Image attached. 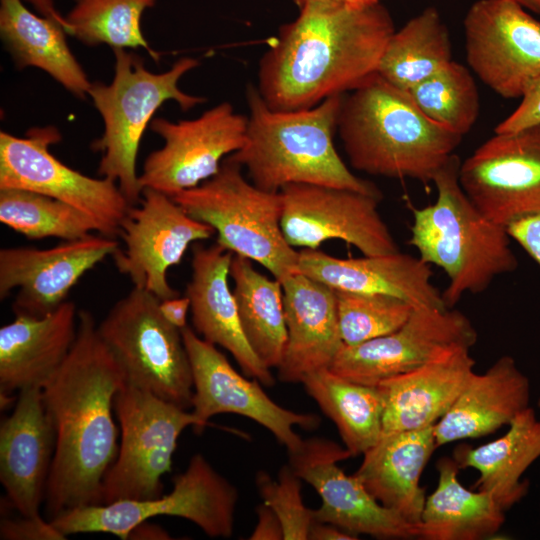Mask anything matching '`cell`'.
I'll use <instances>...</instances> for the list:
<instances>
[{
  "label": "cell",
  "mask_w": 540,
  "mask_h": 540,
  "mask_svg": "<svg viewBox=\"0 0 540 540\" xmlns=\"http://www.w3.org/2000/svg\"><path fill=\"white\" fill-rule=\"evenodd\" d=\"M125 382L95 318L79 310L72 349L42 388L57 436L44 499L48 520L76 507L101 503L103 480L119 449L114 398Z\"/></svg>",
  "instance_id": "6da1fadb"
},
{
  "label": "cell",
  "mask_w": 540,
  "mask_h": 540,
  "mask_svg": "<svg viewBox=\"0 0 540 540\" xmlns=\"http://www.w3.org/2000/svg\"><path fill=\"white\" fill-rule=\"evenodd\" d=\"M260 59L258 91L276 111L312 108L377 73L395 32L380 3L352 7L306 0Z\"/></svg>",
  "instance_id": "7a4b0ae2"
},
{
  "label": "cell",
  "mask_w": 540,
  "mask_h": 540,
  "mask_svg": "<svg viewBox=\"0 0 540 540\" xmlns=\"http://www.w3.org/2000/svg\"><path fill=\"white\" fill-rule=\"evenodd\" d=\"M337 131L354 169L424 184L433 181L462 140L378 73L344 94Z\"/></svg>",
  "instance_id": "3957f363"
},
{
  "label": "cell",
  "mask_w": 540,
  "mask_h": 540,
  "mask_svg": "<svg viewBox=\"0 0 540 540\" xmlns=\"http://www.w3.org/2000/svg\"><path fill=\"white\" fill-rule=\"evenodd\" d=\"M344 94L293 111L270 109L257 87L247 89L246 140L228 157L245 167L258 188L279 192L289 184L331 186L383 197L370 181L354 175L334 145Z\"/></svg>",
  "instance_id": "277c9868"
},
{
  "label": "cell",
  "mask_w": 540,
  "mask_h": 540,
  "mask_svg": "<svg viewBox=\"0 0 540 540\" xmlns=\"http://www.w3.org/2000/svg\"><path fill=\"white\" fill-rule=\"evenodd\" d=\"M460 164L453 154L435 174L436 200L413 208L408 241L421 260L446 273L449 283L442 296L448 308L466 293L484 292L496 277L518 267L507 227L485 216L463 190Z\"/></svg>",
  "instance_id": "5b68a950"
},
{
  "label": "cell",
  "mask_w": 540,
  "mask_h": 540,
  "mask_svg": "<svg viewBox=\"0 0 540 540\" xmlns=\"http://www.w3.org/2000/svg\"><path fill=\"white\" fill-rule=\"evenodd\" d=\"M114 77L110 84L94 82L88 95L104 122L102 136L91 147L102 153L98 172L115 181L131 206L142 197L136 159L143 133L154 113L166 101H175L188 111L203 103V97L178 87L184 74L199 65L197 59L181 58L162 73H153L143 59L126 49H113Z\"/></svg>",
  "instance_id": "8992f818"
},
{
  "label": "cell",
  "mask_w": 540,
  "mask_h": 540,
  "mask_svg": "<svg viewBox=\"0 0 540 540\" xmlns=\"http://www.w3.org/2000/svg\"><path fill=\"white\" fill-rule=\"evenodd\" d=\"M242 168L226 157L214 176L171 198L188 215L210 225L219 245L261 264L281 282L297 272L298 261V252L281 229V195L248 182Z\"/></svg>",
  "instance_id": "52a82bcc"
},
{
  "label": "cell",
  "mask_w": 540,
  "mask_h": 540,
  "mask_svg": "<svg viewBox=\"0 0 540 540\" xmlns=\"http://www.w3.org/2000/svg\"><path fill=\"white\" fill-rule=\"evenodd\" d=\"M114 413L121 439L103 480L100 504L162 495V477L172 470L178 437L188 426L200 433L207 424L192 411L127 382L115 395Z\"/></svg>",
  "instance_id": "ba28073f"
},
{
  "label": "cell",
  "mask_w": 540,
  "mask_h": 540,
  "mask_svg": "<svg viewBox=\"0 0 540 540\" xmlns=\"http://www.w3.org/2000/svg\"><path fill=\"white\" fill-rule=\"evenodd\" d=\"M238 491L201 454L173 481L166 495L146 500H120L67 510L52 520L66 537L108 533L126 540L140 523L157 516H177L196 524L207 536L229 538L234 529Z\"/></svg>",
  "instance_id": "9c48e42d"
},
{
  "label": "cell",
  "mask_w": 540,
  "mask_h": 540,
  "mask_svg": "<svg viewBox=\"0 0 540 540\" xmlns=\"http://www.w3.org/2000/svg\"><path fill=\"white\" fill-rule=\"evenodd\" d=\"M159 299L133 287L97 325L126 382L181 408L191 407L193 377L181 331L159 310Z\"/></svg>",
  "instance_id": "30bf717a"
},
{
  "label": "cell",
  "mask_w": 540,
  "mask_h": 540,
  "mask_svg": "<svg viewBox=\"0 0 540 540\" xmlns=\"http://www.w3.org/2000/svg\"><path fill=\"white\" fill-rule=\"evenodd\" d=\"M59 131L33 128L20 138L0 133V188L40 193L89 216L97 232L116 238L131 205L118 184L109 178H92L58 160L49 146L59 142Z\"/></svg>",
  "instance_id": "8fae6325"
},
{
  "label": "cell",
  "mask_w": 540,
  "mask_h": 540,
  "mask_svg": "<svg viewBox=\"0 0 540 540\" xmlns=\"http://www.w3.org/2000/svg\"><path fill=\"white\" fill-rule=\"evenodd\" d=\"M282 198L281 229L292 247L318 249L328 240H342L364 256L400 251L378 205L381 197L349 189L289 184Z\"/></svg>",
  "instance_id": "7c38bea8"
},
{
  "label": "cell",
  "mask_w": 540,
  "mask_h": 540,
  "mask_svg": "<svg viewBox=\"0 0 540 540\" xmlns=\"http://www.w3.org/2000/svg\"><path fill=\"white\" fill-rule=\"evenodd\" d=\"M248 117L223 102L196 119L151 121V130L164 145L145 159L139 182L168 196L193 188L214 176L227 155L241 149L246 140Z\"/></svg>",
  "instance_id": "4fadbf2b"
},
{
  "label": "cell",
  "mask_w": 540,
  "mask_h": 540,
  "mask_svg": "<svg viewBox=\"0 0 540 540\" xmlns=\"http://www.w3.org/2000/svg\"><path fill=\"white\" fill-rule=\"evenodd\" d=\"M467 63L506 99L522 98L540 78V21L513 0H479L464 19Z\"/></svg>",
  "instance_id": "5bb4252c"
},
{
  "label": "cell",
  "mask_w": 540,
  "mask_h": 540,
  "mask_svg": "<svg viewBox=\"0 0 540 540\" xmlns=\"http://www.w3.org/2000/svg\"><path fill=\"white\" fill-rule=\"evenodd\" d=\"M478 333L453 308H414L409 319L387 335L356 345L343 344L329 369L352 382L377 386L434 360L455 347L471 349Z\"/></svg>",
  "instance_id": "9a60e30c"
},
{
  "label": "cell",
  "mask_w": 540,
  "mask_h": 540,
  "mask_svg": "<svg viewBox=\"0 0 540 540\" xmlns=\"http://www.w3.org/2000/svg\"><path fill=\"white\" fill-rule=\"evenodd\" d=\"M215 230L194 219L170 196L143 188L140 202L131 206L120 225L125 248L112 255L118 271L133 287L159 300L179 296L167 280L170 267L179 264L188 247L211 238Z\"/></svg>",
  "instance_id": "2e32d148"
},
{
  "label": "cell",
  "mask_w": 540,
  "mask_h": 540,
  "mask_svg": "<svg viewBox=\"0 0 540 540\" xmlns=\"http://www.w3.org/2000/svg\"><path fill=\"white\" fill-rule=\"evenodd\" d=\"M459 181L477 208L502 226L540 212V123L495 133L461 162Z\"/></svg>",
  "instance_id": "e0dca14e"
},
{
  "label": "cell",
  "mask_w": 540,
  "mask_h": 540,
  "mask_svg": "<svg viewBox=\"0 0 540 540\" xmlns=\"http://www.w3.org/2000/svg\"><path fill=\"white\" fill-rule=\"evenodd\" d=\"M193 377L192 412L209 425L212 416L234 413L264 426L289 453L297 451L303 440L294 426L314 429L320 418L313 413H298L275 403L257 379L240 375L213 345L194 329H181Z\"/></svg>",
  "instance_id": "ac0fdd59"
},
{
  "label": "cell",
  "mask_w": 540,
  "mask_h": 540,
  "mask_svg": "<svg viewBox=\"0 0 540 540\" xmlns=\"http://www.w3.org/2000/svg\"><path fill=\"white\" fill-rule=\"evenodd\" d=\"M289 455L295 474L321 497V506L314 510L315 521L333 524L355 536L416 538V525L383 506L357 477L338 466L339 461L352 457L345 447L315 437L303 440L301 447Z\"/></svg>",
  "instance_id": "d6986e66"
},
{
  "label": "cell",
  "mask_w": 540,
  "mask_h": 540,
  "mask_svg": "<svg viewBox=\"0 0 540 540\" xmlns=\"http://www.w3.org/2000/svg\"><path fill=\"white\" fill-rule=\"evenodd\" d=\"M116 238L90 234L48 249L5 247L0 250V298L16 290L14 315L42 318L55 311L81 277L112 256Z\"/></svg>",
  "instance_id": "ffe728a7"
},
{
  "label": "cell",
  "mask_w": 540,
  "mask_h": 540,
  "mask_svg": "<svg viewBox=\"0 0 540 540\" xmlns=\"http://www.w3.org/2000/svg\"><path fill=\"white\" fill-rule=\"evenodd\" d=\"M56 437L42 388L20 390L12 414L0 425V481L19 514L40 515Z\"/></svg>",
  "instance_id": "44dd1931"
},
{
  "label": "cell",
  "mask_w": 540,
  "mask_h": 540,
  "mask_svg": "<svg viewBox=\"0 0 540 540\" xmlns=\"http://www.w3.org/2000/svg\"><path fill=\"white\" fill-rule=\"evenodd\" d=\"M233 253L217 242L192 249V275L185 295L190 300L195 332L205 341L223 347L238 363L246 377L264 386L275 379L255 354L244 334L238 307L229 288L228 277Z\"/></svg>",
  "instance_id": "7402d4cb"
},
{
  "label": "cell",
  "mask_w": 540,
  "mask_h": 540,
  "mask_svg": "<svg viewBox=\"0 0 540 540\" xmlns=\"http://www.w3.org/2000/svg\"><path fill=\"white\" fill-rule=\"evenodd\" d=\"M297 272L337 291L391 295L414 308H448L431 281L429 264L400 251L342 259L303 248L298 252Z\"/></svg>",
  "instance_id": "603a6c76"
},
{
  "label": "cell",
  "mask_w": 540,
  "mask_h": 540,
  "mask_svg": "<svg viewBox=\"0 0 540 540\" xmlns=\"http://www.w3.org/2000/svg\"><path fill=\"white\" fill-rule=\"evenodd\" d=\"M281 284L287 341L278 378L298 383L313 371L329 368L344 344L336 293L299 272L287 276Z\"/></svg>",
  "instance_id": "cb8c5ba5"
},
{
  "label": "cell",
  "mask_w": 540,
  "mask_h": 540,
  "mask_svg": "<svg viewBox=\"0 0 540 540\" xmlns=\"http://www.w3.org/2000/svg\"><path fill=\"white\" fill-rule=\"evenodd\" d=\"M475 360L466 347L447 350L412 371L381 381L382 434L434 426L453 406L471 376Z\"/></svg>",
  "instance_id": "d4e9b609"
},
{
  "label": "cell",
  "mask_w": 540,
  "mask_h": 540,
  "mask_svg": "<svg viewBox=\"0 0 540 540\" xmlns=\"http://www.w3.org/2000/svg\"><path fill=\"white\" fill-rule=\"evenodd\" d=\"M78 330V311L65 301L42 318L17 315L0 328V394L43 388L70 353Z\"/></svg>",
  "instance_id": "484cf974"
},
{
  "label": "cell",
  "mask_w": 540,
  "mask_h": 540,
  "mask_svg": "<svg viewBox=\"0 0 540 540\" xmlns=\"http://www.w3.org/2000/svg\"><path fill=\"white\" fill-rule=\"evenodd\" d=\"M529 378L513 357L497 359L484 373H474L451 409L434 425L437 448L483 437L506 426L529 407Z\"/></svg>",
  "instance_id": "4316f807"
},
{
  "label": "cell",
  "mask_w": 540,
  "mask_h": 540,
  "mask_svg": "<svg viewBox=\"0 0 540 540\" xmlns=\"http://www.w3.org/2000/svg\"><path fill=\"white\" fill-rule=\"evenodd\" d=\"M436 448L434 426L382 434L353 475L383 506L416 525L426 500L420 478Z\"/></svg>",
  "instance_id": "83f0119b"
},
{
  "label": "cell",
  "mask_w": 540,
  "mask_h": 540,
  "mask_svg": "<svg viewBox=\"0 0 540 540\" xmlns=\"http://www.w3.org/2000/svg\"><path fill=\"white\" fill-rule=\"evenodd\" d=\"M453 455L460 469L479 472L474 487L488 492L506 512L528 494L529 481L522 476L540 458V420L529 406L501 437L477 447L462 444Z\"/></svg>",
  "instance_id": "f1b7e54d"
},
{
  "label": "cell",
  "mask_w": 540,
  "mask_h": 540,
  "mask_svg": "<svg viewBox=\"0 0 540 540\" xmlns=\"http://www.w3.org/2000/svg\"><path fill=\"white\" fill-rule=\"evenodd\" d=\"M0 35L18 68H39L75 96L88 95L92 83L58 23L34 14L22 0H0Z\"/></svg>",
  "instance_id": "f546056e"
},
{
  "label": "cell",
  "mask_w": 540,
  "mask_h": 540,
  "mask_svg": "<svg viewBox=\"0 0 540 540\" xmlns=\"http://www.w3.org/2000/svg\"><path fill=\"white\" fill-rule=\"evenodd\" d=\"M438 482L426 496L416 538L423 540H479L495 535L505 522V511L486 491L470 490L458 478L454 458L437 461Z\"/></svg>",
  "instance_id": "4dcf8cb0"
},
{
  "label": "cell",
  "mask_w": 540,
  "mask_h": 540,
  "mask_svg": "<svg viewBox=\"0 0 540 540\" xmlns=\"http://www.w3.org/2000/svg\"><path fill=\"white\" fill-rule=\"evenodd\" d=\"M301 383L335 423L352 457L363 455L381 438L384 402L377 386L352 382L329 368L307 374Z\"/></svg>",
  "instance_id": "1f68e13d"
},
{
  "label": "cell",
  "mask_w": 540,
  "mask_h": 540,
  "mask_svg": "<svg viewBox=\"0 0 540 540\" xmlns=\"http://www.w3.org/2000/svg\"><path fill=\"white\" fill-rule=\"evenodd\" d=\"M230 277L248 343L268 368H278L287 341L281 282L258 272L252 260L237 254L231 261Z\"/></svg>",
  "instance_id": "d6a6232c"
},
{
  "label": "cell",
  "mask_w": 540,
  "mask_h": 540,
  "mask_svg": "<svg viewBox=\"0 0 540 540\" xmlns=\"http://www.w3.org/2000/svg\"><path fill=\"white\" fill-rule=\"evenodd\" d=\"M452 61L448 29L439 12L429 7L390 37L377 73L408 91Z\"/></svg>",
  "instance_id": "836d02e7"
},
{
  "label": "cell",
  "mask_w": 540,
  "mask_h": 540,
  "mask_svg": "<svg viewBox=\"0 0 540 540\" xmlns=\"http://www.w3.org/2000/svg\"><path fill=\"white\" fill-rule=\"evenodd\" d=\"M157 0H75L65 17L68 34L85 45L106 44L113 49L143 48L154 61L158 53L149 46L141 29L145 10Z\"/></svg>",
  "instance_id": "e575fe53"
},
{
  "label": "cell",
  "mask_w": 540,
  "mask_h": 540,
  "mask_svg": "<svg viewBox=\"0 0 540 540\" xmlns=\"http://www.w3.org/2000/svg\"><path fill=\"white\" fill-rule=\"evenodd\" d=\"M0 222L33 240L71 241L97 231L89 216L69 204L17 188H0Z\"/></svg>",
  "instance_id": "d590c367"
},
{
  "label": "cell",
  "mask_w": 540,
  "mask_h": 540,
  "mask_svg": "<svg viewBox=\"0 0 540 540\" xmlns=\"http://www.w3.org/2000/svg\"><path fill=\"white\" fill-rule=\"evenodd\" d=\"M406 92L429 119L462 137L478 118L475 80L465 66L453 60Z\"/></svg>",
  "instance_id": "8d00e7d4"
},
{
  "label": "cell",
  "mask_w": 540,
  "mask_h": 540,
  "mask_svg": "<svg viewBox=\"0 0 540 540\" xmlns=\"http://www.w3.org/2000/svg\"><path fill=\"white\" fill-rule=\"evenodd\" d=\"M337 311L342 341L356 345L399 329L414 307L386 294L337 291Z\"/></svg>",
  "instance_id": "74e56055"
},
{
  "label": "cell",
  "mask_w": 540,
  "mask_h": 540,
  "mask_svg": "<svg viewBox=\"0 0 540 540\" xmlns=\"http://www.w3.org/2000/svg\"><path fill=\"white\" fill-rule=\"evenodd\" d=\"M256 485L264 503L277 515L285 540H306L315 522L314 510L305 506L301 493V479L289 464L284 465L278 480L264 471L256 475Z\"/></svg>",
  "instance_id": "f35d334b"
},
{
  "label": "cell",
  "mask_w": 540,
  "mask_h": 540,
  "mask_svg": "<svg viewBox=\"0 0 540 540\" xmlns=\"http://www.w3.org/2000/svg\"><path fill=\"white\" fill-rule=\"evenodd\" d=\"M64 536L50 520L41 515L3 518L0 523L2 540H64Z\"/></svg>",
  "instance_id": "ab89813d"
},
{
  "label": "cell",
  "mask_w": 540,
  "mask_h": 540,
  "mask_svg": "<svg viewBox=\"0 0 540 540\" xmlns=\"http://www.w3.org/2000/svg\"><path fill=\"white\" fill-rule=\"evenodd\" d=\"M540 123V78L537 79L517 108L495 128V133L516 131Z\"/></svg>",
  "instance_id": "60d3db41"
},
{
  "label": "cell",
  "mask_w": 540,
  "mask_h": 540,
  "mask_svg": "<svg viewBox=\"0 0 540 540\" xmlns=\"http://www.w3.org/2000/svg\"><path fill=\"white\" fill-rule=\"evenodd\" d=\"M507 231L540 267V212L514 221Z\"/></svg>",
  "instance_id": "b9f144b4"
},
{
  "label": "cell",
  "mask_w": 540,
  "mask_h": 540,
  "mask_svg": "<svg viewBox=\"0 0 540 540\" xmlns=\"http://www.w3.org/2000/svg\"><path fill=\"white\" fill-rule=\"evenodd\" d=\"M258 522L249 539L251 540H281L283 530L275 512L265 503L256 509Z\"/></svg>",
  "instance_id": "7bdbcfd3"
},
{
  "label": "cell",
  "mask_w": 540,
  "mask_h": 540,
  "mask_svg": "<svg viewBox=\"0 0 540 540\" xmlns=\"http://www.w3.org/2000/svg\"><path fill=\"white\" fill-rule=\"evenodd\" d=\"M159 310L171 325L181 330L187 326L190 300L186 295L160 300Z\"/></svg>",
  "instance_id": "ee69618b"
},
{
  "label": "cell",
  "mask_w": 540,
  "mask_h": 540,
  "mask_svg": "<svg viewBox=\"0 0 540 540\" xmlns=\"http://www.w3.org/2000/svg\"><path fill=\"white\" fill-rule=\"evenodd\" d=\"M308 539L310 540H355L358 536L324 522L315 521L310 528Z\"/></svg>",
  "instance_id": "f6af8a7d"
},
{
  "label": "cell",
  "mask_w": 540,
  "mask_h": 540,
  "mask_svg": "<svg viewBox=\"0 0 540 540\" xmlns=\"http://www.w3.org/2000/svg\"><path fill=\"white\" fill-rule=\"evenodd\" d=\"M128 539L137 540H163L171 539L162 527L149 523L148 520L138 524L129 534Z\"/></svg>",
  "instance_id": "bcb514c9"
},
{
  "label": "cell",
  "mask_w": 540,
  "mask_h": 540,
  "mask_svg": "<svg viewBox=\"0 0 540 540\" xmlns=\"http://www.w3.org/2000/svg\"><path fill=\"white\" fill-rule=\"evenodd\" d=\"M30 3L42 16L52 19L66 31H68V23L54 5L53 0H24Z\"/></svg>",
  "instance_id": "7dc6e473"
},
{
  "label": "cell",
  "mask_w": 540,
  "mask_h": 540,
  "mask_svg": "<svg viewBox=\"0 0 540 540\" xmlns=\"http://www.w3.org/2000/svg\"><path fill=\"white\" fill-rule=\"evenodd\" d=\"M295 1L298 5H300L306 0H295ZM329 1L337 2L340 4L352 6V7H364V6L380 3L381 0H329Z\"/></svg>",
  "instance_id": "c3c4849f"
},
{
  "label": "cell",
  "mask_w": 540,
  "mask_h": 540,
  "mask_svg": "<svg viewBox=\"0 0 540 540\" xmlns=\"http://www.w3.org/2000/svg\"><path fill=\"white\" fill-rule=\"evenodd\" d=\"M538 15H540V0H513Z\"/></svg>",
  "instance_id": "681fc988"
},
{
  "label": "cell",
  "mask_w": 540,
  "mask_h": 540,
  "mask_svg": "<svg viewBox=\"0 0 540 540\" xmlns=\"http://www.w3.org/2000/svg\"><path fill=\"white\" fill-rule=\"evenodd\" d=\"M538 406L540 407V398H539V400H538Z\"/></svg>",
  "instance_id": "f907efd6"
}]
</instances>
